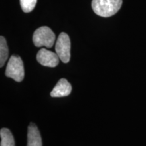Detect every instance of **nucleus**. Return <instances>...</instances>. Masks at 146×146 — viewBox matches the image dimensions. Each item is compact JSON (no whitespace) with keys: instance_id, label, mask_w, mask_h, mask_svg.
Here are the masks:
<instances>
[{"instance_id":"nucleus-4","label":"nucleus","mask_w":146,"mask_h":146,"mask_svg":"<svg viewBox=\"0 0 146 146\" xmlns=\"http://www.w3.org/2000/svg\"><path fill=\"white\" fill-rule=\"evenodd\" d=\"M56 52L64 63H68L70 59V40L65 33H61L56 43Z\"/></svg>"},{"instance_id":"nucleus-2","label":"nucleus","mask_w":146,"mask_h":146,"mask_svg":"<svg viewBox=\"0 0 146 146\" xmlns=\"http://www.w3.org/2000/svg\"><path fill=\"white\" fill-rule=\"evenodd\" d=\"M56 35L48 27H41L34 32L33 41L36 47L45 46L51 48L54 44Z\"/></svg>"},{"instance_id":"nucleus-3","label":"nucleus","mask_w":146,"mask_h":146,"mask_svg":"<svg viewBox=\"0 0 146 146\" xmlns=\"http://www.w3.org/2000/svg\"><path fill=\"white\" fill-rule=\"evenodd\" d=\"M5 74L16 82L23 81L25 76V69L23 62L20 56L15 55L11 56L7 65Z\"/></svg>"},{"instance_id":"nucleus-5","label":"nucleus","mask_w":146,"mask_h":146,"mask_svg":"<svg viewBox=\"0 0 146 146\" xmlns=\"http://www.w3.org/2000/svg\"><path fill=\"white\" fill-rule=\"evenodd\" d=\"M60 58L57 54L46 50L45 48H42L36 54V60L41 65L47 67L57 66L60 61Z\"/></svg>"},{"instance_id":"nucleus-6","label":"nucleus","mask_w":146,"mask_h":146,"mask_svg":"<svg viewBox=\"0 0 146 146\" xmlns=\"http://www.w3.org/2000/svg\"><path fill=\"white\" fill-rule=\"evenodd\" d=\"M72 91V86L66 78H61L50 93L53 98L65 97L70 95Z\"/></svg>"},{"instance_id":"nucleus-10","label":"nucleus","mask_w":146,"mask_h":146,"mask_svg":"<svg viewBox=\"0 0 146 146\" xmlns=\"http://www.w3.org/2000/svg\"><path fill=\"white\" fill-rule=\"evenodd\" d=\"M22 10L24 12H31L35 7L36 0H20Z\"/></svg>"},{"instance_id":"nucleus-1","label":"nucleus","mask_w":146,"mask_h":146,"mask_svg":"<svg viewBox=\"0 0 146 146\" xmlns=\"http://www.w3.org/2000/svg\"><path fill=\"white\" fill-rule=\"evenodd\" d=\"M122 4L123 0H92L91 6L97 15L106 18L117 13Z\"/></svg>"},{"instance_id":"nucleus-7","label":"nucleus","mask_w":146,"mask_h":146,"mask_svg":"<svg viewBox=\"0 0 146 146\" xmlns=\"http://www.w3.org/2000/svg\"><path fill=\"white\" fill-rule=\"evenodd\" d=\"M27 146H42V139L36 126L31 123L28 127Z\"/></svg>"},{"instance_id":"nucleus-9","label":"nucleus","mask_w":146,"mask_h":146,"mask_svg":"<svg viewBox=\"0 0 146 146\" xmlns=\"http://www.w3.org/2000/svg\"><path fill=\"white\" fill-rule=\"evenodd\" d=\"M8 47L7 42L3 36H0V67L2 68L8 58Z\"/></svg>"},{"instance_id":"nucleus-8","label":"nucleus","mask_w":146,"mask_h":146,"mask_svg":"<svg viewBox=\"0 0 146 146\" xmlns=\"http://www.w3.org/2000/svg\"><path fill=\"white\" fill-rule=\"evenodd\" d=\"M1 144L0 146H15L14 137L11 131L7 128H3L0 131Z\"/></svg>"}]
</instances>
